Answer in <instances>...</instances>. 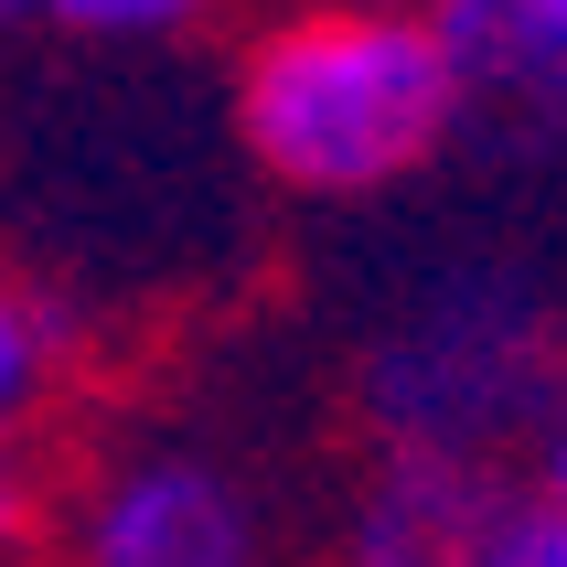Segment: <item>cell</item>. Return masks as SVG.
Returning <instances> with one entry per match:
<instances>
[{
	"label": "cell",
	"instance_id": "cell-7",
	"mask_svg": "<svg viewBox=\"0 0 567 567\" xmlns=\"http://www.w3.org/2000/svg\"><path fill=\"white\" fill-rule=\"evenodd\" d=\"M482 567H567V417L514 461V504L482 546Z\"/></svg>",
	"mask_w": 567,
	"mask_h": 567
},
{
	"label": "cell",
	"instance_id": "cell-1",
	"mask_svg": "<svg viewBox=\"0 0 567 567\" xmlns=\"http://www.w3.org/2000/svg\"><path fill=\"white\" fill-rule=\"evenodd\" d=\"M472 118V75L417 0H279L236 54V140L300 204H375Z\"/></svg>",
	"mask_w": 567,
	"mask_h": 567
},
{
	"label": "cell",
	"instance_id": "cell-6",
	"mask_svg": "<svg viewBox=\"0 0 567 567\" xmlns=\"http://www.w3.org/2000/svg\"><path fill=\"white\" fill-rule=\"evenodd\" d=\"M54 385H64V332H54V311L0 268V525H11L22 493H32V429L54 408Z\"/></svg>",
	"mask_w": 567,
	"mask_h": 567
},
{
	"label": "cell",
	"instance_id": "cell-3",
	"mask_svg": "<svg viewBox=\"0 0 567 567\" xmlns=\"http://www.w3.org/2000/svg\"><path fill=\"white\" fill-rule=\"evenodd\" d=\"M75 567H268V514L215 450L140 440L75 493Z\"/></svg>",
	"mask_w": 567,
	"mask_h": 567
},
{
	"label": "cell",
	"instance_id": "cell-10",
	"mask_svg": "<svg viewBox=\"0 0 567 567\" xmlns=\"http://www.w3.org/2000/svg\"><path fill=\"white\" fill-rule=\"evenodd\" d=\"M417 11H429V0H417Z\"/></svg>",
	"mask_w": 567,
	"mask_h": 567
},
{
	"label": "cell",
	"instance_id": "cell-5",
	"mask_svg": "<svg viewBox=\"0 0 567 567\" xmlns=\"http://www.w3.org/2000/svg\"><path fill=\"white\" fill-rule=\"evenodd\" d=\"M461 43L472 107L567 140V0H429Z\"/></svg>",
	"mask_w": 567,
	"mask_h": 567
},
{
	"label": "cell",
	"instance_id": "cell-8",
	"mask_svg": "<svg viewBox=\"0 0 567 567\" xmlns=\"http://www.w3.org/2000/svg\"><path fill=\"white\" fill-rule=\"evenodd\" d=\"M215 0H32V32L64 43H183Z\"/></svg>",
	"mask_w": 567,
	"mask_h": 567
},
{
	"label": "cell",
	"instance_id": "cell-4",
	"mask_svg": "<svg viewBox=\"0 0 567 567\" xmlns=\"http://www.w3.org/2000/svg\"><path fill=\"white\" fill-rule=\"evenodd\" d=\"M504 504H514V461L375 440L343 493V525H332V567H482Z\"/></svg>",
	"mask_w": 567,
	"mask_h": 567
},
{
	"label": "cell",
	"instance_id": "cell-2",
	"mask_svg": "<svg viewBox=\"0 0 567 567\" xmlns=\"http://www.w3.org/2000/svg\"><path fill=\"white\" fill-rule=\"evenodd\" d=\"M364 417L408 450L525 461L567 417V311L514 257H450L375 321Z\"/></svg>",
	"mask_w": 567,
	"mask_h": 567
},
{
	"label": "cell",
	"instance_id": "cell-9",
	"mask_svg": "<svg viewBox=\"0 0 567 567\" xmlns=\"http://www.w3.org/2000/svg\"><path fill=\"white\" fill-rule=\"evenodd\" d=\"M0 32H32V0H0Z\"/></svg>",
	"mask_w": 567,
	"mask_h": 567
}]
</instances>
